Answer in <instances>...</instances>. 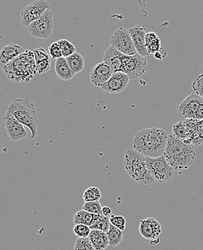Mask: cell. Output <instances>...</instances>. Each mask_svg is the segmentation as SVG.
<instances>
[{
  "label": "cell",
  "mask_w": 203,
  "mask_h": 250,
  "mask_svg": "<svg viewBox=\"0 0 203 250\" xmlns=\"http://www.w3.org/2000/svg\"><path fill=\"white\" fill-rule=\"evenodd\" d=\"M123 167L131 179L140 185H151L156 182L147 168V156L134 148L125 152Z\"/></svg>",
  "instance_id": "cell-5"
},
{
  "label": "cell",
  "mask_w": 203,
  "mask_h": 250,
  "mask_svg": "<svg viewBox=\"0 0 203 250\" xmlns=\"http://www.w3.org/2000/svg\"><path fill=\"white\" fill-rule=\"evenodd\" d=\"M102 197V192L99 188L96 187H90L87 188L83 194L85 202H92L100 200Z\"/></svg>",
  "instance_id": "cell-29"
},
{
  "label": "cell",
  "mask_w": 203,
  "mask_h": 250,
  "mask_svg": "<svg viewBox=\"0 0 203 250\" xmlns=\"http://www.w3.org/2000/svg\"><path fill=\"white\" fill-rule=\"evenodd\" d=\"M129 31L131 36L137 53L144 57H148L149 53L146 46V35L147 34L146 32L147 31L146 27L135 25L129 28Z\"/></svg>",
  "instance_id": "cell-15"
},
{
  "label": "cell",
  "mask_w": 203,
  "mask_h": 250,
  "mask_svg": "<svg viewBox=\"0 0 203 250\" xmlns=\"http://www.w3.org/2000/svg\"><path fill=\"white\" fill-rule=\"evenodd\" d=\"M7 78L15 82L27 83L34 79L37 73L34 51L26 50L3 67Z\"/></svg>",
  "instance_id": "cell-3"
},
{
  "label": "cell",
  "mask_w": 203,
  "mask_h": 250,
  "mask_svg": "<svg viewBox=\"0 0 203 250\" xmlns=\"http://www.w3.org/2000/svg\"><path fill=\"white\" fill-rule=\"evenodd\" d=\"M110 221H111V224L112 225L121 230V231H124L126 229V218L123 215H112L110 217Z\"/></svg>",
  "instance_id": "cell-34"
},
{
  "label": "cell",
  "mask_w": 203,
  "mask_h": 250,
  "mask_svg": "<svg viewBox=\"0 0 203 250\" xmlns=\"http://www.w3.org/2000/svg\"><path fill=\"white\" fill-rule=\"evenodd\" d=\"M0 129L6 140L12 142L23 141L28 135L25 126L7 112L3 117Z\"/></svg>",
  "instance_id": "cell-6"
},
{
  "label": "cell",
  "mask_w": 203,
  "mask_h": 250,
  "mask_svg": "<svg viewBox=\"0 0 203 250\" xmlns=\"http://www.w3.org/2000/svg\"><path fill=\"white\" fill-rule=\"evenodd\" d=\"M57 42H58L60 48H61L63 57H65V58L76 52V47L74 46L72 42H69L67 39H61Z\"/></svg>",
  "instance_id": "cell-30"
},
{
  "label": "cell",
  "mask_w": 203,
  "mask_h": 250,
  "mask_svg": "<svg viewBox=\"0 0 203 250\" xmlns=\"http://www.w3.org/2000/svg\"><path fill=\"white\" fill-rule=\"evenodd\" d=\"M74 250H96L88 237L78 238L75 242Z\"/></svg>",
  "instance_id": "cell-32"
},
{
  "label": "cell",
  "mask_w": 203,
  "mask_h": 250,
  "mask_svg": "<svg viewBox=\"0 0 203 250\" xmlns=\"http://www.w3.org/2000/svg\"><path fill=\"white\" fill-rule=\"evenodd\" d=\"M99 216L100 215L93 214L84 210H79L74 215V225L79 224H85L90 227L95 222Z\"/></svg>",
  "instance_id": "cell-21"
},
{
  "label": "cell",
  "mask_w": 203,
  "mask_h": 250,
  "mask_svg": "<svg viewBox=\"0 0 203 250\" xmlns=\"http://www.w3.org/2000/svg\"><path fill=\"white\" fill-rule=\"evenodd\" d=\"M110 241V248H114L118 246L123 242V231L111 224L109 231L107 232Z\"/></svg>",
  "instance_id": "cell-24"
},
{
  "label": "cell",
  "mask_w": 203,
  "mask_h": 250,
  "mask_svg": "<svg viewBox=\"0 0 203 250\" xmlns=\"http://www.w3.org/2000/svg\"><path fill=\"white\" fill-rule=\"evenodd\" d=\"M192 86L194 92L203 99V73L195 78Z\"/></svg>",
  "instance_id": "cell-36"
},
{
  "label": "cell",
  "mask_w": 203,
  "mask_h": 250,
  "mask_svg": "<svg viewBox=\"0 0 203 250\" xmlns=\"http://www.w3.org/2000/svg\"><path fill=\"white\" fill-rule=\"evenodd\" d=\"M129 75L124 72H114L111 79L101 86L104 91L111 94L123 93L127 88L130 81Z\"/></svg>",
  "instance_id": "cell-13"
},
{
  "label": "cell",
  "mask_w": 203,
  "mask_h": 250,
  "mask_svg": "<svg viewBox=\"0 0 203 250\" xmlns=\"http://www.w3.org/2000/svg\"><path fill=\"white\" fill-rule=\"evenodd\" d=\"M35 59L37 66V73L40 75L47 73L51 68V57L50 54L43 48L34 49Z\"/></svg>",
  "instance_id": "cell-17"
},
{
  "label": "cell",
  "mask_w": 203,
  "mask_h": 250,
  "mask_svg": "<svg viewBox=\"0 0 203 250\" xmlns=\"http://www.w3.org/2000/svg\"><path fill=\"white\" fill-rule=\"evenodd\" d=\"M102 206L100 200L92 202H85L82 210L96 215H102Z\"/></svg>",
  "instance_id": "cell-31"
},
{
  "label": "cell",
  "mask_w": 203,
  "mask_h": 250,
  "mask_svg": "<svg viewBox=\"0 0 203 250\" xmlns=\"http://www.w3.org/2000/svg\"><path fill=\"white\" fill-rule=\"evenodd\" d=\"M111 46L125 55L132 56L137 53L129 29L120 28L110 39Z\"/></svg>",
  "instance_id": "cell-11"
},
{
  "label": "cell",
  "mask_w": 203,
  "mask_h": 250,
  "mask_svg": "<svg viewBox=\"0 0 203 250\" xmlns=\"http://www.w3.org/2000/svg\"><path fill=\"white\" fill-rule=\"evenodd\" d=\"M49 53L50 54L51 57L54 60H58V59L63 57L62 52H61V48L58 42H54L51 43L49 47Z\"/></svg>",
  "instance_id": "cell-35"
},
{
  "label": "cell",
  "mask_w": 203,
  "mask_h": 250,
  "mask_svg": "<svg viewBox=\"0 0 203 250\" xmlns=\"http://www.w3.org/2000/svg\"><path fill=\"white\" fill-rule=\"evenodd\" d=\"M88 238L96 250H105L109 247V238L105 231L92 229Z\"/></svg>",
  "instance_id": "cell-19"
},
{
  "label": "cell",
  "mask_w": 203,
  "mask_h": 250,
  "mask_svg": "<svg viewBox=\"0 0 203 250\" xmlns=\"http://www.w3.org/2000/svg\"><path fill=\"white\" fill-rule=\"evenodd\" d=\"M6 112L13 115L21 124L30 129L31 139L36 138L39 126L38 114L36 106L29 99H15L7 106Z\"/></svg>",
  "instance_id": "cell-4"
},
{
  "label": "cell",
  "mask_w": 203,
  "mask_h": 250,
  "mask_svg": "<svg viewBox=\"0 0 203 250\" xmlns=\"http://www.w3.org/2000/svg\"><path fill=\"white\" fill-rule=\"evenodd\" d=\"M55 71L60 79L65 81H71L76 75V74L69 67L67 59L64 57L58 59L55 61Z\"/></svg>",
  "instance_id": "cell-20"
},
{
  "label": "cell",
  "mask_w": 203,
  "mask_h": 250,
  "mask_svg": "<svg viewBox=\"0 0 203 250\" xmlns=\"http://www.w3.org/2000/svg\"><path fill=\"white\" fill-rule=\"evenodd\" d=\"M124 57L125 54L111 46L105 50L103 56V62L108 64L114 72H122Z\"/></svg>",
  "instance_id": "cell-16"
},
{
  "label": "cell",
  "mask_w": 203,
  "mask_h": 250,
  "mask_svg": "<svg viewBox=\"0 0 203 250\" xmlns=\"http://www.w3.org/2000/svg\"><path fill=\"white\" fill-rule=\"evenodd\" d=\"M148 63L147 59L140 54L125 55L122 72L129 75L130 81L141 78L147 70Z\"/></svg>",
  "instance_id": "cell-10"
},
{
  "label": "cell",
  "mask_w": 203,
  "mask_h": 250,
  "mask_svg": "<svg viewBox=\"0 0 203 250\" xmlns=\"http://www.w3.org/2000/svg\"><path fill=\"white\" fill-rule=\"evenodd\" d=\"M111 221H110V217H105L102 215H100L99 218L96 220L95 222L92 226L90 227V229H92L100 230V231L108 232L111 227Z\"/></svg>",
  "instance_id": "cell-28"
},
{
  "label": "cell",
  "mask_w": 203,
  "mask_h": 250,
  "mask_svg": "<svg viewBox=\"0 0 203 250\" xmlns=\"http://www.w3.org/2000/svg\"><path fill=\"white\" fill-rule=\"evenodd\" d=\"M189 144L197 146L203 144V120H198L193 132L189 140Z\"/></svg>",
  "instance_id": "cell-25"
},
{
  "label": "cell",
  "mask_w": 203,
  "mask_h": 250,
  "mask_svg": "<svg viewBox=\"0 0 203 250\" xmlns=\"http://www.w3.org/2000/svg\"><path fill=\"white\" fill-rule=\"evenodd\" d=\"M172 134L178 139L185 141V143L186 142L188 139V133L184 122H178L173 125Z\"/></svg>",
  "instance_id": "cell-27"
},
{
  "label": "cell",
  "mask_w": 203,
  "mask_h": 250,
  "mask_svg": "<svg viewBox=\"0 0 203 250\" xmlns=\"http://www.w3.org/2000/svg\"><path fill=\"white\" fill-rule=\"evenodd\" d=\"M92 229L85 224H75L73 228L74 233L78 238H87L90 236Z\"/></svg>",
  "instance_id": "cell-33"
},
{
  "label": "cell",
  "mask_w": 203,
  "mask_h": 250,
  "mask_svg": "<svg viewBox=\"0 0 203 250\" xmlns=\"http://www.w3.org/2000/svg\"><path fill=\"white\" fill-rule=\"evenodd\" d=\"M147 165L153 179L160 183L172 178L175 171L164 156L157 158L147 157Z\"/></svg>",
  "instance_id": "cell-8"
},
{
  "label": "cell",
  "mask_w": 203,
  "mask_h": 250,
  "mask_svg": "<svg viewBox=\"0 0 203 250\" xmlns=\"http://www.w3.org/2000/svg\"><path fill=\"white\" fill-rule=\"evenodd\" d=\"M102 215L105 217H111L112 215V209L108 206H103L102 208Z\"/></svg>",
  "instance_id": "cell-38"
},
{
  "label": "cell",
  "mask_w": 203,
  "mask_h": 250,
  "mask_svg": "<svg viewBox=\"0 0 203 250\" xmlns=\"http://www.w3.org/2000/svg\"><path fill=\"white\" fill-rule=\"evenodd\" d=\"M51 5L46 0H36L28 4L21 12V22L23 26L28 28L29 25L37 18L41 17Z\"/></svg>",
  "instance_id": "cell-12"
},
{
  "label": "cell",
  "mask_w": 203,
  "mask_h": 250,
  "mask_svg": "<svg viewBox=\"0 0 203 250\" xmlns=\"http://www.w3.org/2000/svg\"><path fill=\"white\" fill-rule=\"evenodd\" d=\"M54 12L49 9L41 17L34 21L28 28L31 35L36 39H49L54 31Z\"/></svg>",
  "instance_id": "cell-9"
},
{
  "label": "cell",
  "mask_w": 203,
  "mask_h": 250,
  "mask_svg": "<svg viewBox=\"0 0 203 250\" xmlns=\"http://www.w3.org/2000/svg\"><path fill=\"white\" fill-rule=\"evenodd\" d=\"M163 156L174 170L183 171L187 169L195 161L196 149L193 145L186 144L171 134L169 135Z\"/></svg>",
  "instance_id": "cell-2"
},
{
  "label": "cell",
  "mask_w": 203,
  "mask_h": 250,
  "mask_svg": "<svg viewBox=\"0 0 203 250\" xmlns=\"http://www.w3.org/2000/svg\"><path fill=\"white\" fill-rule=\"evenodd\" d=\"M179 116L183 118L203 120V99L197 93H191L183 102L180 103L177 108Z\"/></svg>",
  "instance_id": "cell-7"
},
{
  "label": "cell",
  "mask_w": 203,
  "mask_h": 250,
  "mask_svg": "<svg viewBox=\"0 0 203 250\" xmlns=\"http://www.w3.org/2000/svg\"><path fill=\"white\" fill-rule=\"evenodd\" d=\"M66 59L69 67L76 75L82 72L85 68V59L80 54L75 52Z\"/></svg>",
  "instance_id": "cell-22"
},
{
  "label": "cell",
  "mask_w": 203,
  "mask_h": 250,
  "mask_svg": "<svg viewBox=\"0 0 203 250\" xmlns=\"http://www.w3.org/2000/svg\"><path fill=\"white\" fill-rule=\"evenodd\" d=\"M139 231L141 236L145 239H149L151 241L158 239L155 236L152 226H151L148 218L141 220V222H140Z\"/></svg>",
  "instance_id": "cell-26"
},
{
  "label": "cell",
  "mask_w": 203,
  "mask_h": 250,
  "mask_svg": "<svg viewBox=\"0 0 203 250\" xmlns=\"http://www.w3.org/2000/svg\"><path fill=\"white\" fill-rule=\"evenodd\" d=\"M169 135L165 129L152 127L144 129L135 133L133 148L147 157L163 156Z\"/></svg>",
  "instance_id": "cell-1"
},
{
  "label": "cell",
  "mask_w": 203,
  "mask_h": 250,
  "mask_svg": "<svg viewBox=\"0 0 203 250\" xmlns=\"http://www.w3.org/2000/svg\"><path fill=\"white\" fill-rule=\"evenodd\" d=\"M146 46L149 54H154L162 48L160 38L156 33H147L146 35Z\"/></svg>",
  "instance_id": "cell-23"
},
{
  "label": "cell",
  "mask_w": 203,
  "mask_h": 250,
  "mask_svg": "<svg viewBox=\"0 0 203 250\" xmlns=\"http://www.w3.org/2000/svg\"><path fill=\"white\" fill-rule=\"evenodd\" d=\"M167 56V52L165 48L162 47L157 52L153 54V57L156 60H162Z\"/></svg>",
  "instance_id": "cell-37"
},
{
  "label": "cell",
  "mask_w": 203,
  "mask_h": 250,
  "mask_svg": "<svg viewBox=\"0 0 203 250\" xmlns=\"http://www.w3.org/2000/svg\"><path fill=\"white\" fill-rule=\"evenodd\" d=\"M114 72L108 64L102 62L94 66L90 71V81L96 87L101 88L102 85L106 83Z\"/></svg>",
  "instance_id": "cell-14"
},
{
  "label": "cell",
  "mask_w": 203,
  "mask_h": 250,
  "mask_svg": "<svg viewBox=\"0 0 203 250\" xmlns=\"http://www.w3.org/2000/svg\"><path fill=\"white\" fill-rule=\"evenodd\" d=\"M23 49L16 43H10L2 48L0 55L1 65H6L23 53Z\"/></svg>",
  "instance_id": "cell-18"
}]
</instances>
